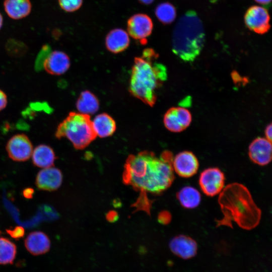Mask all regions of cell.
Listing matches in <instances>:
<instances>
[{
  "label": "cell",
  "instance_id": "cell-25",
  "mask_svg": "<svg viewBox=\"0 0 272 272\" xmlns=\"http://www.w3.org/2000/svg\"><path fill=\"white\" fill-rule=\"evenodd\" d=\"M60 7L65 12H73L79 10L83 0H58Z\"/></svg>",
  "mask_w": 272,
  "mask_h": 272
},
{
  "label": "cell",
  "instance_id": "cell-30",
  "mask_svg": "<svg viewBox=\"0 0 272 272\" xmlns=\"http://www.w3.org/2000/svg\"><path fill=\"white\" fill-rule=\"evenodd\" d=\"M158 219L162 224H168L171 220V215L167 211H163L159 214Z\"/></svg>",
  "mask_w": 272,
  "mask_h": 272
},
{
  "label": "cell",
  "instance_id": "cell-8",
  "mask_svg": "<svg viewBox=\"0 0 272 272\" xmlns=\"http://www.w3.org/2000/svg\"><path fill=\"white\" fill-rule=\"evenodd\" d=\"M153 28L152 19L145 14H134L127 20L128 34L133 39L139 40L142 44L147 43V38L151 34Z\"/></svg>",
  "mask_w": 272,
  "mask_h": 272
},
{
  "label": "cell",
  "instance_id": "cell-2",
  "mask_svg": "<svg viewBox=\"0 0 272 272\" xmlns=\"http://www.w3.org/2000/svg\"><path fill=\"white\" fill-rule=\"evenodd\" d=\"M220 193L218 203L223 217L216 220L217 227L232 228L234 222L242 229L250 230L259 224L261 211L246 186L237 182L230 183Z\"/></svg>",
  "mask_w": 272,
  "mask_h": 272
},
{
  "label": "cell",
  "instance_id": "cell-15",
  "mask_svg": "<svg viewBox=\"0 0 272 272\" xmlns=\"http://www.w3.org/2000/svg\"><path fill=\"white\" fill-rule=\"evenodd\" d=\"M26 249L34 255H39L47 252L50 248L48 236L39 231L29 233L24 241Z\"/></svg>",
  "mask_w": 272,
  "mask_h": 272
},
{
  "label": "cell",
  "instance_id": "cell-18",
  "mask_svg": "<svg viewBox=\"0 0 272 272\" xmlns=\"http://www.w3.org/2000/svg\"><path fill=\"white\" fill-rule=\"evenodd\" d=\"M4 7L8 16L14 20L27 17L32 9L30 0H5Z\"/></svg>",
  "mask_w": 272,
  "mask_h": 272
},
{
  "label": "cell",
  "instance_id": "cell-13",
  "mask_svg": "<svg viewBox=\"0 0 272 272\" xmlns=\"http://www.w3.org/2000/svg\"><path fill=\"white\" fill-rule=\"evenodd\" d=\"M169 248L173 253L183 259H190L197 253V244L192 238L179 235L171 239Z\"/></svg>",
  "mask_w": 272,
  "mask_h": 272
},
{
  "label": "cell",
  "instance_id": "cell-23",
  "mask_svg": "<svg viewBox=\"0 0 272 272\" xmlns=\"http://www.w3.org/2000/svg\"><path fill=\"white\" fill-rule=\"evenodd\" d=\"M155 15L163 24H169L174 21L176 11L173 5L168 2H164L157 6L155 10Z\"/></svg>",
  "mask_w": 272,
  "mask_h": 272
},
{
  "label": "cell",
  "instance_id": "cell-29",
  "mask_svg": "<svg viewBox=\"0 0 272 272\" xmlns=\"http://www.w3.org/2000/svg\"><path fill=\"white\" fill-rule=\"evenodd\" d=\"M6 231L10 236L16 240L23 237L25 234L24 229L21 226H16L13 229H7Z\"/></svg>",
  "mask_w": 272,
  "mask_h": 272
},
{
  "label": "cell",
  "instance_id": "cell-1",
  "mask_svg": "<svg viewBox=\"0 0 272 272\" xmlns=\"http://www.w3.org/2000/svg\"><path fill=\"white\" fill-rule=\"evenodd\" d=\"M173 159L172 154L168 151L160 157L147 151L130 155L124 167L123 181L141 193L160 194L174 181Z\"/></svg>",
  "mask_w": 272,
  "mask_h": 272
},
{
  "label": "cell",
  "instance_id": "cell-31",
  "mask_svg": "<svg viewBox=\"0 0 272 272\" xmlns=\"http://www.w3.org/2000/svg\"><path fill=\"white\" fill-rule=\"evenodd\" d=\"M7 103V96L3 90L0 89V111L6 108Z\"/></svg>",
  "mask_w": 272,
  "mask_h": 272
},
{
  "label": "cell",
  "instance_id": "cell-4",
  "mask_svg": "<svg viewBox=\"0 0 272 272\" xmlns=\"http://www.w3.org/2000/svg\"><path fill=\"white\" fill-rule=\"evenodd\" d=\"M205 41L200 19L195 12H186L178 21L173 32V52L184 61H192L200 54Z\"/></svg>",
  "mask_w": 272,
  "mask_h": 272
},
{
  "label": "cell",
  "instance_id": "cell-35",
  "mask_svg": "<svg viewBox=\"0 0 272 272\" xmlns=\"http://www.w3.org/2000/svg\"><path fill=\"white\" fill-rule=\"evenodd\" d=\"M140 3L144 5H150L152 4L154 0H138Z\"/></svg>",
  "mask_w": 272,
  "mask_h": 272
},
{
  "label": "cell",
  "instance_id": "cell-14",
  "mask_svg": "<svg viewBox=\"0 0 272 272\" xmlns=\"http://www.w3.org/2000/svg\"><path fill=\"white\" fill-rule=\"evenodd\" d=\"M71 65L69 56L59 50L51 51L43 63V68L50 75L58 76L64 74Z\"/></svg>",
  "mask_w": 272,
  "mask_h": 272
},
{
  "label": "cell",
  "instance_id": "cell-6",
  "mask_svg": "<svg viewBox=\"0 0 272 272\" xmlns=\"http://www.w3.org/2000/svg\"><path fill=\"white\" fill-rule=\"evenodd\" d=\"M224 173L216 167L209 168L200 174L199 184L202 191L207 196H214L224 188Z\"/></svg>",
  "mask_w": 272,
  "mask_h": 272
},
{
  "label": "cell",
  "instance_id": "cell-22",
  "mask_svg": "<svg viewBox=\"0 0 272 272\" xmlns=\"http://www.w3.org/2000/svg\"><path fill=\"white\" fill-rule=\"evenodd\" d=\"M16 253V245L7 238L0 237V264L13 263Z\"/></svg>",
  "mask_w": 272,
  "mask_h": 272
},
{
  "label": "cell",
  "instance_id": "cell-21",
  "mask_svg": "<svg viewBox=\"0 0 272 272\" xmlns=\"http://www.w3.org/2000/svg\"><path fill=\"white\" fill-rule=\"evenodd\" d=\"M180 205L186 209L197 207L201 201V195L195 188L187 186L182 188L176 194Z\"/></svg>",
  "mask_w": 272,
  "mask_h": 272
},
{
  "label": "cell",
  "instance_id": "cell-34",
  "mask_svg": "<svg viewBox=\"0 0 272 272\" xmlns=\"http://www.w3.org/2000/svg\"><path fill=\"white\" fill-rule=\"evenodd\" d=\"M257 3L262 4V5H267L269 4L271 2V0H254Z\"/></svg>",
  "mask_w": 272,
  "mask_h": 272
},
{
  "label": "cell",
  "instance_id": "cell-12",
  "mask_svg": "<svg viewBox=\"0 0 272 272\" xmlns=\"http://www.w3.org/2000/svg\"><path fill=\"white\" fill-rule=\"evenodd\" d=\"M62 174L55 167L44 168L38 172L35 179L37 187L42 190L52 191L57 190L61 185Z\"/></svg>",
  "mask_w": 272,
  "mask_h": 272
},
{
  "label": "cell",
  "instance_id": "cell-20",
  "mask_svg": "<svg viewBox=\"0 0 272 272\" xmlns=\"http://www.w3.org/2000/svg\"><path fill=\"white\" fill-rule=\"evenodd\" d=\"M79 112L89 115L96 113L99 108V102L92 92L86 90L80 94L76 102Z\"/></svg>",
  "mask_w": 272,
  "mask_h": 272
},
{
  "label": "cell",
  "instance_id": "cell-26",
  "mask_svg": "<svg viewBox=\"0 0 272 272\" xmlns=\"http://www.w3.org/2000/svg\"><path fill=\"white\" fill-rule=\"evenodd\" d=\"M176 109L179 122L184 129L191 122V113L188 110L183 107H176Z\"/></svg>",
  "mask_w": 272,
  "mask_h": 272
},
{
  "label": "cell",
  "instance_id": "cell-5",
  "mask_svg": "<svg viewBox=\"0 0 272 272\" xmlns=\"http://www.w3.org/2000/svg\"><path fill=\"white\" fill-rule=\"evenodd\" d=\"M55 137L66 138L77 150L87 147L97 137L89 115L71 112L57 127Z\"/></svg>",
  "mask_w": 272,
  "mask_h": 272
},
{
  "label": "cell",
  "instance_id": "cell-32",
  "mask_svg": "<svg viewBox=\"0 0 272 272\" xmlns=\"http://www.w3.org/2000/svg\"><path fill=\"white\" fill-rule=\"evenodd\" d=\"M265 134L266 139L271 142L272 137V127L271 124L268 125L265 128Z\"/></svg>",
  "mask_w": 272,
  "mask_h": 272
},
{
  "label": "cell",
  "instance_id": "cell-17",
  "mask_svg": "<svg viewBox=\"0 0 272 272\" xmlns=\"http://www.w3.org/2000/svg\"><path fill=\"white\" fill-rule=\"evenodd\" d=\"M31 156L33 164L43 168L52 167L56 158L52 148L44 144L36 147L33 150Z\"/></svg>",
  "mask_w": 272,
  "mask_h": 272
},
{
  "label": "cell",
  "instance_id": "cell-28",
  "mask_svg": "<svg viewBox=\"0 0 272 272\" xmlns=\"http://www.w3.org/2000/svg\"><path fill=\"white\" fill-rule=\"evenodd\" d=\"M7 49L10 55L13 56H19L23 55L26 51V47L21 44L10 42L7 45Z\"/></svg>",
  "mask_w": 272,
  "mask_h": 272
},
{
  "label": "cell",
  "instance_id": "cell-27",
  "mask_svg": "<svg viewBox=\"0 0 272 272\" xmlns=\"http://www.w3.org/2000/svg\"><path fill=\"white\" fill-rule=\"evenodd\" d=\"M51 52L50 47L48 45L42 46L35 62V69L37 71H40L43 68V63Z\"/></svg>",
  "mask_w": 272,
  "mask_h": 272
},
{
  "label": "cell",
  "instance_id": "cell-3",
  "mask_svg": "<svg viewBox=\"0 0 272 272\" xmlns=\"http://www.w3.org/2000/svg\"><path fill=\"white\" fill-rule=\"evenodd\" d=\"M157 57L153 49H144L141 56L134 58L129 80L131 94L150 106L155 104L156 91L167 78L165 66L154 61Z\"/></svg>",
  "mask_w": 272,
  "mask_h": 272
},
{
  "label": "cell",
  "instance_id": "cell-33",
  "mask_svg": "<svg viewBox=\"0 0 272 272\" xmlns=\"http://www.w3.org/2000/svg\"><path fill=\"white\" fill-rule=\"evenodd\" d=\"M34 192L33 189L27 188L23 191V194L26 198H31Z\"/></svg>",
  "mask_w": 272,
  "mask_h": 272
},
{
  "label": "cell",
  "instance_id": "cell-7",
  "mask_svg": "<svg viewBox=\"0 0 272 272\" xmlns=\"http://www.w3.org/2000/svg\"><path fill=\"white\" fill-rule=\"evenodd\" d=\"M9 157L13 161L23 162L28 160L33 152L32 144L25 134H16L11 137L6 145Z\"/></svg>",
  "mask_w": 272,
  "mask_h": 272
},
{
  "label": "cell",
  "instance_id": "cell-11",
  "mask_svg": "<svg viewBox=\"0 0 272 272\" xmlns=\"http://www.w3.org/2000/svg\"><path fill=\"white\" fill-rule=\"evenodd\" d=\"M271 142L266 138L258 137L250 144L248 155L254 163L264 166L268 164L271 160Z\"/></svg>",
  "mask_w": 272,
  "mask_h": 272
},
{
  "label": "cell",
  "instance_id": "cell-36",
  "mask_svg": "<svg viewBox=\"0 0 272 272\" xmlns=\"http://www.w3.org/2000/svg\"><path fill=\"white\" fill-rule=\"evenodd\" d=\"M3 24V18L2 14L0 13V29H1Z\"/></svg>",
  "mask_w": 272,
  "mask_h": 272
},
{
  "label": "cell",
  "instance_id": "cell-10",
  "mask_svg": "<svg viewBox=\"0 0 272 272\" xmlns=\"http://www.w3.org/2000/svg\"><path fill=\"white\" fill-rule=\"evenodd\" d=\"M174 171L179 176L189 178L197 172L199 163L196 157L190 151H183L177 154L173 159Z\"/></svg>",
  "mask_w": 272,
  "mask_h": 272
},
{
  "label": "cell",
  "instance_id": "cell-24",
  "mask_svg": "<svg viewBox=\"0 0 272 272\" xmlns=\"http://www.w3.org/2000/svg\"><path fill=\"white\" fill-rule=\"evenodd\" d=\"M163 122L166 128L172 132H179L184 130L179 122L176 107L167 110L164 116Z\"/></svg>",
  "mask_w": 272,
  "mask_h": 272
},
{
  "label": "cell",
  "instance_id": "cell-9",
  "mask_svg": "<svg viewBox=\"0 0 272 272\" xmlns=\"http://www.w3.org/2000/svg\"><path fill=\"white\" fill-rule=\"evenodd\" d=\"M269 20L270 17L267 10L258 6L250 7L244 15V22L247 28L259 34L268 31L270 27Z\"/></svg>",
  "mask_w": 272,
  "mask_h": 272
},
{
  "label": "cell",
  "instance_id": "cell-19",
  "mask_svg": "<svg viewBox=\"0 0 272 272\" xmlns=\"http://www.w3.org/2000/svg\"><path fill=\"white\" fill-rule=\"evenodd\" d=\"M94 130L100 138H106L112 135L116 130L115 120L109 114L103 113L96 116L92 121Z\"/></svg>",
  "mask_w": 272,
  "mask_h": 272
},
{
  "label": "cell",
  "instance_id": "cell-16",
  "mask_svg": "<svg viewBox=\"0 0 272 272\" xmlns=\"http://www.w3.org/2000/svg\"><path fill=\"white\" fill-rule=\"evenodd\" d=\"M105 42L108 50L113 53H118L124 51L128 47L130 40L125 31L120 28H116L107 34Z\"/></svg>",
  "mask_w": 272,
  "mask_h": 272
}]
</instances>
